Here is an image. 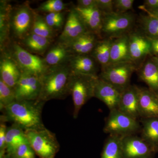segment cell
I'll list each match as a JSON object with an SVG mask.
<instances>
[{
  "mask_svg": "<svg viewBox=\"0 0 158 158\" xmlns=\"http://www.w3.org/2000/svg\"><path fill=\"white\" fill-rule=\"evenodd\" d=\"M0 60V79L14 89L22 74L17 63L6 49L2 51Z\"/></svg>",
  "mask_w": 158,
  "mask_h": 158,
  "instance_id": "12",
  "label": "cell"
},
{
  "mask_svg": "<svg viewBox=\"0 0 158 158\" xmlns=\"http://www.w3.org/2000/svg\"><path fill=\"white\" fill-rule=\"evenodd\" d=\"M156 94L157 95H158V92H157V93H156Z\"/></svg>",
  "mask_w": 158,
  "mask_h": 158,
  "instance_id": "45",
  "label": "cell"
},
{
  "mask_svg": "<svg viewBox=\"0 0 158 158\" xmlns=\"http://www.w3.org/2000/svg\"><path fill=\"white\" fill-rule=\"evenodd\" d=\"M73 56L64 44L58 42L50 49L44 59L47 65L51 67L67 64Z\"/></svg>",
  "mask_w": 158,
  "mask_h": 158,
  "instance_id": "25",
  "label": "cell"
},
{
  "mask_svg": "<svg viewBox=\"0 0 158 158\" xmlns=\"http://www.w3.org/2000/svg\"><path fill=\"white\" fill-rule=\"evenodd\" d=\"M27 139L40 158H55L60 145L56 135L44 127L25 131Z\"/></svg>",
  "mask_w": 158,
  "mask_h": 158,
  "instance_id": "4",
  "label": "cell"
},
{
  "mask_svg": "<svg viewBox=\"0 0 158 158\" xmlns=\"http://www.w3.org/2000/svg\"><path fill=\"white\" fill-rule=\"evenodd\" d=\"M6 50L17 63L22 73L40 77L49 67L44 58L31 53L15 41L11 43Z\"/></svg>",
  "mask_w": 158,
  "mask_h": 158,
  "instance_id": "5",
  "label": "cell"
},
{
  "mask_svg": "<svg viewBox=\"0 0 158 158\" xmlns=\"http://www.w3.org/2000/svg\"><path fill=\"white\" fill-rule=\"evenodd\" d=\"M4 158H11V156H10L8 155H6Z\"/></svg>",
  "mask_w": 158,
  "mask_h": 158,
  "instance_id": "44",
  "label": "cell"
},
{
  "mask_svg": "<svg viewBox=\"0 0 158 158\" xmlns=\"http://www.w3.org/2000/svg\"><path fill=\"white\" fill-rule=\"evenodd\" d=\"M122 91L98 77L94 90V97L104 103L110 111L118 109Z\"/></svg>",
  "mask_w": 158,
  "mask_h": 158,
  "instance_id": "14",
  "label": "cell"
},
{
  "mask_svg": "<svg viewBox=\"0 0 158 158\" xmlns=\"http://www.w3.org/2000/svg\"><path fill=\"white\" fill-rule=\"evenodd\" d=\"M141 126L138 119L132 118L118 109L110 111L104 131L110 135L123 136L135 135Z\"/></svg>",
  "mask_w": 158,
  "mask_h": 158,
  "instance_id": "7",
  "label": "cell"
},
{
  "mask_svg": "<svg viewBox=\"0 0 158 158\" xmlns=\"http://www.w3.org/2000/svg\"><path fill=\"white\" fill-rule=\"evenodd\" d=\"M113 39L106 38L99 40L93 50L90 54L102 69L110 65V52Z\"/></svg>",
  "mask_w": 158,
  "mask_h": 158,
  "instance_id": "28",
  "label": "cell"
},
{
  "mask_svg": "<svg viewBox=\"0 0 158 158\" xmlns=\"http://www.w3.org/2000/svg\"><path fill=\"white\" fill-rule=\"evenodd\" d=\"M125 158H153L156 153L141 137L135 135L121 137Z\"/></svg>",
  "mask_w": 158,
  "mask_h": 158,
  "instance_id": "10",
  "label": "cell"
},
{
  "mask_svg": "<svg viewBox=\"0 0 158 158\" xmlns=\"http://www.w3.org/2000/svg\"><path fill=\"white\" fill-rule=\"evenodd\" d=\"M147 13L152 12L158 9V0H145L144 6L140 7Z\"/></svg>",
  "mask_w": 158,
  "mask_h": 158,
  "instance_id": "39",
  "label": "cell"
},
{
  "mask_svg": "<svg viewBox=\"0 0 158 158\" xmlns=\"http://www.w3.org/2000/svg\"><path fill=\"white\" fill-rule=\"evenodd\" d=\"M96 6L103 14L114 11L113 0H96Z\"/></svg>",
  "mask_w": 158,
  "mask_h": 158,
  "instance_id": "38",
  "label": "cell"
},
{
  "mask_svg": "<svg viewBox=\"0 0 158 158\" xmlns=\"http://www.w3.org/2000/svg\"><path fill=\"white\" fill-rule=\"evenodd\" d=\"M147 14L152 15H154L156 17L158 18V9H156L155 11H152V12H148Z\"/></svg>",
  "mask_w": 158,
  "mask_h": 158,
  "instance_id": "43",
  "label": "cell"
},
{
  "mask_svg": "<svg viewBox=\"0 0 158 158\" xmlns=\"http://www.w3.org/2000/svg\"><path fill=\"white\" fill-rule=\"evenodd\" d=\"M44 104L38 99L15 101L2 111L1 121L11 122L24 131L44 128L41 115Z\"/></svg>",
  "mask_w": 158,
  "mask_h": 158,
  "instance_id": "1",
  "label": "cell"
},
{
  "mask_svg": "<svg viewBox=\"0 0 158 158\" xmlns=\"http://www.w3.org/2000/svg\"><path fill=\"white\" fill-rule=\"evenodd\" d=\"M141 138L158 152V117L141 118Z\"/></svg>",
  "mask_w": 158,
  "mask_h": 158,
  "instance_id": "23",
  "label": "cell"
},
{
  "mask_svg": "<svg viewBox=\"0 0 158 158\" xmlns=\"http://www.w3.org/2000/svg\"><path fill=\"white\" fill-rule=\"evenodd\" d=\"M99 38L94 33L88 31L75 39L62 44L73 56L90 55L98 41Z\"/></svg>",
  "mask_w": 158,
  "mask_h": 158,
  "instance_id": "18",
  "label": "cell"
},
{
  "mask_svg": "<svg viewBox=\"0 0 158 158\" xmlns=\"http://www.w3.org/2000/svg\"><path fill=\"white\" fill-rule=\"evenodd\" d=\"M128 36L129 49L132 62L143 60L151 54V46L148 38L141 31L131 32Z\"/></svg>",
  "mask_w": 158,
  "mask_h": 158,
  "instance_id": "13",
  "label": "cell"
},
{
  "mask_svg": "<svg viewBox=\"0 0 158 158\" xmlns=\"http://www.w3.org/2000/svg\"><path fill=\"white\" fill-rule=\"evenodd\" d=\"M31 33L51 39H53L56 34V32L48 25L44 17L36 11Z\"/></svg>",
  "mask_w": 158,
  "mask_h": 158,
  "instance_id": "31",
  "label": "cell"
},
{
  "mask_svg": "<svg viewBox=\"0 0 158 158\" xmlns=\"http://www.w3.org/2000/svg\"><path fill=\"white\" fill-rule=\"evenodd\" d=\"M132 62L129 49L128 36L124 34L113 39L110 52V64Z\"/></svg>",
  "mask_w": 158,
  "mask_h": 158,
  "instance_id": "21",
  "label": "cell"
},
{
  "mask_svg": "<svg viewBox=\"0 0 158 158\" xmlns=\"http://www.w3.org/2000/svg\"><path fill=\"white\" fill-rule=\"evenodd\" d=\"M12 7L9 2L1 1L0 4V45L1 51L9 46L10 19Z\"/></svg>",
  "mask_w": 158,
  "mask_h": 158,
  "instance_id": "22",
  "label": "cell"
},
{
  "mask_svg": "<svg viewBox=\"0 0 158 158\" xmlns=\"http://www.w3.org/2000/svg\"><path fill=\"white\" fill-rule=\"evenodd\" d=\"M52 39L31 33L23 40L20 45L32 54L42 55L49 47Z\"/></svg>",
  "mask_w": 158,
  "mask_h": 158,
  "instance_id": "24",
  "label": "cell"
},
{
  "mask_svg": "<svg viewBox=\"0 0 158 158\" xmlns=\"http://www.w3.org/2000/svg\"><path fill=\"white\" fill-rule=\"evenodd\" d=\"M141 32L148 38H158V18L151 14L143 15L140 19Z\"/></svg>",
  "mask_w": 158,
  "mask_h": 158,
  "instance_id": "30",
  "label": "cell"
},
{
  "mask_svg": "<svg viewBox=\"0 0 158 158\" xmlns=\"http://www.w3.org/2000/svg\"><path fill=\"white\" fill-rule=\"evenodd\" d=\"M98 76L73 73L71 78L70 94L73 101V117L77 118L82 107L94 97V90Z\"/></svg>",
  "mask_w": 158,
  "mask_h": 158,
  "instance_id": "3",
  "label": "cell"
},
{
  "mask_svg": "<svg viewBox=\"0 0 158 158\" xmlns=\"http://www.w3.org/2000/svg\"><path fill=\"white\" fill-rule=\"evenodd\" d=\"M68 64L73 73L98 76V63L90 55H74Z\"/></svg>",
  "mask_w": 158,
  "mask_h": 158,
  "instance_id": "20",
  "label": "cell"
},
{
  "mask_svg": "<svg viewBox=\"0 0 158 158\" xmlns=\"http://www.w3.org/2000/svg\"><path fill=\"white\" fill-rule=\"evenodd\" d=\"M151 59L155 63L156 65L157 66L158 68V57L155 56H152L151 58Z\"/></svg>",
  "mask_w": 158,
  "mask_h": 158,
  "instance_id": "42",
  "label": "cell"
},
{
  "mask_svg": "<svg viewBox=\"0 0 158 158\" xmlns=\"http://www.w3.org/2000/svg\"><path fill=\"white\" fill-rule=\"evenodd\" d=\"M139 112L141 118L158 117V96L149 88L138 87Z\"/></svg>",
  "mask_w": 158,
  "mask_h": 158,
  "instance_id": "16",
  "label": "cell"
},
{
  "mask_svg": "<svg viewBox=\"0 0 158 158\" xmlns=\"http://www.w3.org/2000/svg\"><path fill=\"white\" fill-rule=\"evenodd\" d=\"M67 6L62 0H48L41 3L35 11L46 12L47 14L63 12Z\"/></svg>",
  "mask_w": 158,
  "mask_h": 158,
  "instance_id": "33",
  "label": "cell"
},
{
  "mask_svg": "<svg viewBox=\"0 0 158 158\" xmlns=\"http://www.w3.org/2000/svg\"><path fill=\"white\" fill-rule=\"evenodd\" d=\"M72 74L68 63L49 67L40 77L41 89L38 100L45 103L65 99L70 94Z\"/></svg>",
  "mask_w": 158,
  "mask_h": 158,
  "instance_id": "2",
  "label": "cell"
},
{
  "mask_svg": "<svg viewBox=\"0 0 158 158\" xmlns=\"http://www.w3.org/2000/svg\"><path fill=\"white\" fill-rule=\"evenodd\" d=\"M134 21V16L128 12L103 14L102 34L111 39L120 37L131 28Z\"/></svg>",
  "mask_w": 158,
  "mask_h": 158,
  "instance_id": "9",
  "label": "cell"
},
{
  "mask_svg": "<svg viewBox=\"0 0 158 158\" xmlns=\"http://www.w3.org/2000/svg\"><path fill=\"white\" fill-rule=\"evenodd\" d=\"M35 155L28 141L19 145L10 156L11 158H35Z\"/></svg>",
  "mask_w": 158,
  "mask_h": 158,
  "instance_id": "35",
  "label": "cell"
},
{
  "mask_svg": "<svg viewBox=\"0 0 158 158\" xmlns=\"http://www.w3.org/2000/svg\"><path fill=\"white\" fill-rule=\"evenodd\" d=\"M138 87L130 85L122 92L118 110L136 119L140 118L139 112Z\"/></svg>",
  "mask_w": 158,
  "mask_h": 158,
  "instance_id": "17",
  "label": "cell"
},
{
  "mask_svg": "<svg viewBox=\"0 0 158 158\" xmlns=\"http://www.w3.org/2000/svg\"><path fill=\"white\" fill-rule=\"evenodd\" d=\"M5 123L1 121L0 124V158H4L6 152V133L8 127Z\"/></svg>",
  "mask_w": 158,
  "mask_h": 158,
  "instance_id": "37",
  "label": "cell"
},
{
  "mask_svg": "<svg viewBox=\"0 0 158 158\" xmlns=\"http://www.w3.org/2000/svg\"><path fill=\"white\" fill-rule=\"evenodd\" d=\"M148 39L151 46L152 55L158 57V38H148Z\"/></svg>",
  "mask_w": 158,
  "mask_h": 158,
  "instance_id": "41",
  "label": "cell"
},
{
  "mask_svg": "<svg viewBox=\"0 0 158 158\" xmlns=\"http://www.w3.org/2000/svg\"><path fill=\"white\" fill-rule=\"evenodd\" d=\"M16 101L14 89L0 79V110L1 112Z\"/></svg>",
  "mask_w": 158,
  "mask_h": 158,
  "instance_id": "32",
  "label": "cell"
},
{
  "mask_svg": "<svg viewBox=\"0 0 158 158\" xmlns=\"http://www.w3.org/2000/svg\"><path fill=\"white\" fill-rule=\"evenodd\" d=\"M101 158H125L121 144V137L110 135L107 139Z\"/></svg>",
  "mask_w": 158,
  "mask_h": 158,
  "instance_id": "29",
  "label": "cell"
},
{
  "mask_svg": "<svg viewBox=\"0 0 158 158\" xmlns=\"http://www.w3.org/2000/svg\"><path fill=\"white\" fill-rule=\"evenodd\" d=\"M28 141L25 131L17 124L12 123L7 128L6 133V152L11 155L19 145Z\"/></svg>",
  "mask_w": 158,
  "mask_h": 158,
  "instance_id": "27",
  "label": "cell"
},
{
  "mask_svg": "<svg viewBox=\"0 0 158 158\" xmlns=\"http://www.w3.org/2000/svg\"><path fill=\"white\" fill-rule=\"evenodd\" d=\"M138 75L150 90L156 93L158 92V68L151 59L144 62L139 70Z\"/></svg>",
  "mask_w": 158,
  "mask_h": 158,
  "instance_id": "26",
  "label": "cell"
},
{
  "mask_svg": "<svg viewBox=\"0 0 158 158\" xmlns=\"http://www.w3.org/2000/svg\"><path fill=\"white\" fill-rule=\"evenodd\" d=\"M88 30L74 8L69 11L58 42L65 43L75 39Z\"/></svg>",
  "mask_w": 158,
  "mask_h": 158,
  "instance_id": "15",
  "label": "cell"
},
{
  "mask_svg": "<svg viewBox=\"0 0 158 158\" xmlns=\"http://www.w3.org/2000/svg\"><path fill=\"white\" fill-rule=\"evenodd\" d=\"M44 19L48 25L56 32L64 27L65 18L63 12L47 14Z\"/></svg>",
  "mask_w": 158,
  "mask_h": 158,
  "instance_id": "34",
  "label": "cell"
},
{
  "mask_svg": "<svg viewBox=\"0 0 158 158\" xmlns=\"http://www.w3.org/2000/svg\"><path fill=\"white\" fill-rule=\"evenodd\" d=\"M74 9L77 11L88 31L101 37L103 13L97 6L83 9L76 6Z\"/></svg>",
  "mask_w": 158,
  "mask_h": 158,
  "instance_id": "19",
  "label": "cell"
},
{
  "mask_svg": "<svg viewBox=\"0 0 158 158\" xmlns=\"http://www.w3.org/2000/svg\"><path fill=\"white\" fill-rule=\"evenodd\" d=\"M35 10L29 2L12 8L10 19V34L20 41L30 34L34 19Z\"/></svg>",
  "mask_w": 158,
  "mask_h": 158,
  "instance_id": "6",
  "label": "cell"
},
{
  "mask_svg": "<svg viewBox=\"0 0 158 158\" xmlns=\"http://www.w3.org/2000/svg\"><path fill=\"white\" fill-rule=\"evenodd\" d=\"M77 7L86 9L96 6V0H78Z\"/></svg>",
  "mask_w": 158,
  "mask_h": 158,
  "instance_id": "40",
  "label": "cell"
},
{
  "mask_svg": "<svg viewBox=\"0 0 158 158\" xmlns=\"http://www.w3.org/2000/svg\"><path fill=\"white\" fill-rule=\"evenodd\" d=\"M41 89L40 77L22 73L14 88L16 101H34L39 98Z\"/></svg>",
  "mask_w": 158,
  "mask_h": 158,
  "instance_id": "11",
  "label": "cell"
},
{
  "mask_svg": "<svg viewBox=\"0 0 158 158\" xmlns=\"http://www.w3.org/2000/svg\"><path fill=\"white\" fill-rule=\"evenodd\" d=\"M134 0H113L114 11L117 13H126L132 9Z\"/></svg>",
  "mask_w": 158,
  "mask_h": 158,
  "instance_id": "36",
  "label": "cell"
},
{
  "mask_svg": "<svg viewBox=\"0 0 158 158\" xmlns=\"http://www.w3.org/2000/svg\"><path fill=\"white\" fill-rule=\"evenodd\" d=\"M135 70L136 64L133 62L110 64L102 69L98 77L122 92L130 86L131 77Z\"/></svg>",
  "mask_w": 158,
  "mask_h": 158,
  "instance_id": "8",
  "label": "cell"
}]
</instances>
